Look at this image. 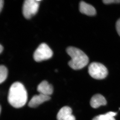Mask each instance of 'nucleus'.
I'll use <instances>...</instances> for the list:
<instances>
[{"instance_id":"obj_1","label":"nucleus","mask_w":120,"mask_h":120,"mask_svg":"<svg viewBox=\"0 0 120 120\" xmlns=\"http://www.w3.org/2000/svg\"><path fill=\"white\" fill-rule=\"evenodd\" d=\"M27 92L25 87L21 82H16L12 84L9 90L8 101L15 108H21L27 101Z\"/></svg>"},{"instance_id":"obj_2","label":"nucleus","mask_w":120,"mask_h":120,"mask_svg":"<svg viewBox=\"0 0 120 120\" xmlns=\"http://www.w3.org/2000/svg\"><path fill=\"white\" fill-rule=\"evenodd\" d=\"M67 52L71 58L68 63L71 68L75 70H79L88 64L89 58L81 50L73 46H69L67 48Z\"/></svg>"},{"instance_id":"obj_3","label":"nucleus","mask_w":120,"mask_h":120,"mask_svg":"<svg viewBox=\"0 0 120 120\" xmlns=\"http://www.w3.org/2000/svg\"><path fill=\"white\" fill-rule=\"evenodd\" d=\"M89 74L92 78L97 79H102L107 76L108 71L106 67L101 63L93 62L88 67Z\"/></svg>"},{"instance_id":"obj_4","label":"nucleus","mask_w":120,"mask_h":120,"mask_svg":"<svg viewBox=\"0 0 120 120\" xmlns=\"http://www.w3.org/2000/svg\"><path fill=\"white\" fill-rule=\"evenodd\" d=\"M40 1L38 0L24 1L23 5L22 13L26 19H30L36 15L38 11Z\"/></svg>"},{"instance_id":"obj_5","label":"nucleus","mask_w":120,"mask_h":120,"mask_svg":"<svg viewBox=\"0 0 120 120\" xmlns=\"http://www.w3.org/2000/svg\"><path fill=\"white\" fill-rule=\"evenodd\" d=\"M53 54L52 51L49 46L46 43H42L35 51L33 56L36 62H39L51 58Z\"/></svg>"},{"instance_id":"obj_6","label":"nucleus","mask_w":120,"mask_h":120,"mask_svg":"<svg viewBox=\"0 0 120 120\" xmlns=\"http://www.w3.org/2000/svg\"><path fill=\"white\" fill-rule=\"evenodd\" d=\"M50 99V96H46L39 94L35 95L30 100L28 105L31 108H34L38 107L39 105Z\"/></svg>"},{"instance_id":"obj_7","label":"nucleus","mask_w":120,"mask_h":120,"mask_svg":"<svg viewBox=\"0 0 120 120\" xmlns=\"http://www.w3.org/2000/svg\"><path fill=\"white\" fill-rule=\"evenodd\" d=\"M37 90L41 94L50 96L53 92V87L47 81L44 80L38 86Z\"/></svg>"},{"instance_id":"obj_8","label":"nucleus","mask_w":120,"mask_h":120,"mask_svg":"<svg viewBox=\"0 0 120 120\" xmlns=\"http://www.w3.org/2000/svg\"><path fill=\"white\" fill-rule=\"evenodd\" d=\"M79 10L80 12L82 14L90 16L95 15L97 13L96 9L94 7L83 1H81L80 2Z\"/></svg>"},{"instance_id":"obj_9","label":"nucleus","mask_w":120,"mask_h":120,"mask_svg":"<svg viewBox=\"0 0 120 120\" xmlns=\"http://www.w3.org/2000/svg\"><path fill=\"white\" fill-rule=\"evenodd\" d=\"M107 101L105 97L101 94H97L94 95L91 99L90 105L91 107L97 109L101 105H106Z\"/></svg>"},{"instance_id":"obj_10","label":"nucleus","mask_w":120,"mask_h":120,"mask_svg":"<svg viewBox=\"0 0 120 120\" xmlns=\"http://www.w3.org/2000/svg\"><path fill=\"white\" fill-rule=\"evenodd\" d=\"M72 110L71 107L68 106L62 107L58 112L57 115V120H63L69 116L71 115Z\"/></svg>"},{"instance_id":"obj_11","label":"nucleus","mask_w":120,"mask_h":120,"mask_svg":"<svg viewBox=\"0 0 120 120\" xmlns=\"http://www.w3.org/2000/svg\"><path fill=\"white\" fill-rule=\"evenodd\" d=\"M8 75V69L4 65L0 66V83L5 81Z\"/></svg>"},{"instance_id":"obj_12","label":"nucleus","mask_w":120,"mask_h":120,"mask_svg":"<svg viewBox=\"0 0 120 120\" xmlns=\"http://www.w3.org/2000/svg\"><path fill=\"white\" fill-rule=\"evenodd\" d=\"M109 112L104 114H101L95 117L92 120H110L111 117Z\"/></svg>"},{"instance_id":"obj_13","label":"nucleus","mask_w":120,"mask_h":120,"mask_svg":"<svg viewBox=\"0 0 120 120\" xmlns=\"http://www.w3.org/2000/svg\"><path fill=\"white\" fill-rule=\"evenodd\" d=\"M102 2L105 4H110L113 3H120V0H103Z\"/></svg>"},{"instance_id":"obj_14","label":"nucleus","mask_w":120,"mask_h":120,"mask_svg":"<svg viewBox=\"0 0 120 120\" xmlns=\"http://www.w3.org/2000/svg\"><path fill=\"white\" fill-rule=\"evenodd\" d=\"M116 28L117 33L120 37V18L116 22Z\"/></svg>"},{"instance_id":"obj_15","label":"nucleus","mask_w":120,"mask_h":120,"mask_svg":"<svg viewBox=\"0 0 120 120\" xmlns=\"http://www.w3.org/2000/svg\"><path fill=\"white\" fill-rule=\"evenodd\" d=\"M63 120H75V116L72 114L69 116L68 117H66Z\"/></svg>"},{"instance_id":"obj_16","label":"nucleus","mask_w":120,"mask_h":120,"mask_svg":"<svg viewBox=\"0 0 120 120\" xmlns=\"http://www.w3.org/2000/svg\"><path fill=\"white\" fill-rule=\"evenodd\" d=\"M4 1L3 0H0V11L1 12L2 11V8L4 5Z\"/></svg>"},{"instance_id":"obj_17","label":"nucleus","mask_w":120,"mask_h":120,"mask_svg":"<svg viewBox=\"0 0 120 120\" xmlns=\"http://www.w3.org/2000/svg\"><path fill=\"white\" fill-rule=\"evenodd\" d=\"M3 50H4V47L2 46V45H0V53H1L2 51H3Z\"/></svg>"},{"instance_id":"obj_18","label":"nucleus","mask_w":120,"mask_h":120,"mask_svg":"<svg viewBox=\"0 0 120 120\" xmlns=\"http://www.w3.org/2000/svg\"><path fill=\"white\" fill-rule=\"evenodd\" d=\"M1 106H0V113H1Z\"/></svg>"}]
</instances>
